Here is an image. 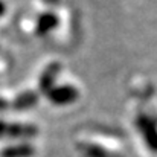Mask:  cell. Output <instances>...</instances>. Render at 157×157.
I'll use <instances>...</instances> for the list:
<instances>
[{"label": "cell", "instance_id": "6da1fadb", "mask_svg": "<svg viewBox=\"0 0 157 157\" xmlns=\"http://www.w3.org/2000/svg\"><path fill=\"white\" fill-rule=\"evenodd\" d=\"M136 127H137L140 136L144 137L147 147L153 153H157V125L154 119H151L147 114H140L136 121Z\"/></svg>", "mask_w": 157, "mask_h": 157}, {"label": "cell", "instance_id": "7a4b0ae2", "mask_svg": "<svg viewBox=\"0 0 157 157\" xmlns=\"http://www.w3.org/2000/svg\"><path fill=\"white\" fill-rule=\"evenodd\" d=\"M49 96V101L53 105H69L73 104L78 96H79V92L73 87V86H56L53 87L52 90L48 93Z\"/></svg>", "mask_w": 157, "mask_h": 157}, {"label": "cell", "instance_id": "3957f363", "mask_svg": "<svg viewBox=\"0 0 157 157\" xmlns=\"http://www.w3.org/2000/svg\"><path fill=\"white\" fill-rule=\"evenodd\" d=\"M59 70H61V64L59 63H52V64H49L44 69V72H43V75L40 78V87H41L43 92H48L49 93L55 87L53 82H55L56 75L59 73Z\"/></svg>", "mask_w": 157, "mask_h": 157}, {"label": "cell", "instance_id": "277c9868", "mask_svg": "<svg viewBox=\"0 0 157 157\" xmlns=\"http://www.w3.org/2000/svg\"><path fill=\"white\" fill-rule=\"evenodd\" d=\"M56 26H58V17H56L53 12H51V11L43 12V14L38 17V20H37V32H38L40 35L49 34Z\"/></svg>", "mask_w": 157, "mask_h": 157}, {"label": "cell", "instance_id": "5b68a950", "mask_svg": "<svg viewBox=\"0 0 157 157\" xmlns=\"http://www.w3.org/2000/svg\"><path fill=\"white\" fill-rule=\"evenodd\" d=\"M35 128L34 127H29V125H11V127H6V133H9L11 136H32L35 134Z\"/></svg>", "mask_w": 157, "mask_h": 157}, {"label": "cell", "instance_id": "8992f818", "mask_svg": "<svg viewBox=\"0 0 157 157\" xmlns=\"http://www.w3.org/2000/svg\"><path fill=\"white\" fill-rule=\"evenodd\" d=\"M37 102V95L32 93V92H28V93H23L17 101H15V105L20 107V108H25V107H31Z\"/></svg>", "mask_w": 157, "mask_h": 157}, {"label": "cell", "instance_id": "52a82bcc", "mask_svg": "<svg viewBox=\"0 0 157 157\" xmlns=\"http://www.w3.org/2000/svg\"><path fill=\"white\" fill-rule=\"evenodd\" d=\"M44 2H46L49 6H56V5L59 3V0H44Z\"/></svg>", "mask_w": 157, "mask_h": 157}, {"label": "cell", "instance_id": "ba28073f", "mask_svg": "<svg viewBox=\"0 0 157 157\" xmlns=\"http://www.w3.org/2000/svg\"><path fill=\"white\" fill-rule=\"evenodd\" d=\"M5 131H6V125H5V124L0 121V134H3Z\"/></svg>", "mask_w": 157, "mask_h": 157}, {"label": "cell", "instance_id": "9c48e42d", "mask_svg": "<svg viewBox=\"0 0 157 157\" xmlns=\"http://www.w3.org/2000/svg\"><path fill=\"white\" fill-rule=\"evenodd\" d=\"M2 12H3V5L0 3V15H2Z\"/></svg>", "mask_w": 157, "mask_h": 157}]
</instances>
